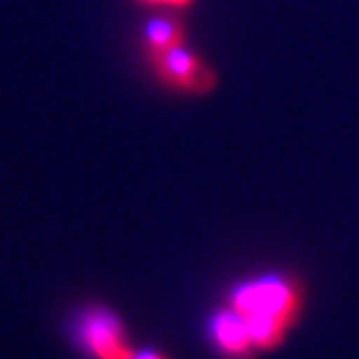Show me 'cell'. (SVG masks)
<instances>
[{
  "mask_svg": "<svg viewBox=\"0 0 359 359\" xmlns=\"http://www.w3.org/2000/svg\"><path fill=\"white\" fill-rule=\"evenodd\" d=\"M232 309L245 320L255 349L280 347L302 309V292L287 277H259L232 292Z\"/></svg>",
  "mask_w": 359,
  "mask_h": 359,
  "instance_id": "6da1fadb",
  "label": "cell"
},
{
  "mask_svg": "<svg viewBox=\"0 0 359 359\" xmlns=\"http://www.w3.org/2000/svg\"><path fill=\"white\" fill-rule=\"evenodd\" d=\"M147 65L160 83L185 95H208L217 88V73L210 67V62L197 53L187 50L185 45L152 53L147 55Z\"/></svg>",
  "mask_w": 359,
  "mask_h": 359,
  "instance_id": "7a4b0ae2",
  "label": "cell"
},
{
  "mask_svg": "<svg viewBox=\"0 0 359 359\" xmlns=\"http://www.w3.org/2000/svg\"><path fill=\"white\" fill-rule=\"evenodd\" d=\"M78 339L95 359H133L135 349L118 314L107 307H88L78 320Z\"/></svg>",
  "mask_w": 359,
  "mask_h": 359,
  "instance_id": "3957f363",
  "label": "cell"
},
{
  "mask_svg": "<svg viewBox=\"0 0 359 359\" xmlns=\"http://www.w3.org/2000/svg\"><path fill=\"white\" fill-rule=\"evenodd\" d=\"M212 339H215V344L232 359H247L255 349L250 330H247L245 320H242L235 309H222V312L215 314Z\"/></svg>",
  "mask_w": 359,
  "mask_h": 359,
  "instance_id": "277c9868",
  "label": "cell"
},
{
  "mask_svg": "<svg viewBox=\"0 0 359 359\" xmlns=\"http://www.w3.org/2000/svg\"><path fill=\"white\" fill-rule=\"evenodd\" d=\"M185 40H187V30L182 20L170 15L152 18L145 28V55L172 50V48L185 45Z\"/></svg>",
  "mask_w": 359,
  "mask_h": 359,
  "instance_id": "5b68a950",
  "label": "cell"
},
{
  "mask_svg": "<svg viewBox=\"0 0 359 359\" xmlns=\"http://www.w3.org/2000/svg\"><path fill=\"white\" fill-rule=\"evenodd\" d=\"M147 6H165V8H185L192 0H142Z\"/></svg>",
  "mask_w": 359,
  "mask_h": 359,
  "instance_id": "8992f818",
  "label": "cell"
},
{
  "mask_svg": "<svg viewBox=\"0 0 359 359\" xmlns=\"http://www.w3.org/2000/svg\"><path fill=\"white\" fill-rule=\"evenodd\" d=\"M133 359H170V357L163 352H157V349H142V352H135Z\"/></svg>",
  "mask_w": 359,
  "mask_h": 359,
  "instance_id": "52a82bcc",
  "label": "cell"
}]
</instances>
